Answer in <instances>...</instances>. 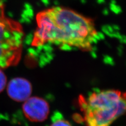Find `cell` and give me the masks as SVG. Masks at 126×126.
<instances>
[{"label": "cell", "instance_id": "1", "mask_svg": "<svg viewBox=\"0 0 126 126\" xmlns=\"http://www.w3.org/2000/svg\"><path fill=\"white\" fill-rule=\"evenodd\" d=\"M48 12L54 21L51 43L79 48L90 47L95 35L91 20L65 8L55 7Z\"/></svg>", "mask_w": 126, "mask_h": 126}, {"label": "cell", "instance_id": "2", "mask_svg": "<svg viewBox=\"0 0 126 126\" xmlns=\"http://www.w3.org/2000/svg\"><path fill=\"white\" fill-rule=\"evenodd\" d=\"M87 126H110L125 112V94L117 90L94 92L81 100Z\"/></svg>", "mask_w": 126, "mask_h": 126}, {"label": "cell", "instance_id": "3", "mask_svg": "<svg viewBox=\"0 0 126 126\" xmlns=\"http://www.w3.org/2000/svg\"><path fill=\"white\" fill-rule=\"evenodd\" d=\"M23 33L18 24L6 17L0 1V68L16 64L20 58Z\"/></svg>", "mask_w": 126, "mask_h": 126}, {"label": "cell", "instance_id": "4", "mask_svg": "<svg viewBox=\"0 0 126 126\" xmlns=\"http://www.w3.org/2000/svg\"><path fill=\"white\" fill-rule=\"evenodd\" d=\"M23 110L26 118L35 122L45 120L49 112L48 103L39 97H30L25 101Z\"/></svg>", "mask_w": 126, "mask_h": 126}, {"label": "cell", "instance_id": "5", "mask_svg": "<svg viewBox=\"0 0 126 126\" xmlns=\"http://www.w3.org/2000/svg\"><path fill=\"white\" fill-rule=\"evenodd\" d=\"M32 86L30 82L22 78H16L11 80L7 86L9 96L16 101H25L30 97Z\"/></svg>", "mask_w": 126, "mask_h": 126}, {"label": "cell", "instance_id": "6", "mask_svg": "<svg viewBox=\"0 0 126 126\" xmlns=\"http://www.w3.org/2000/svg\"><path fill=\"white\" fill-rule=\"evenodd\" d=\"M50 126H72L69 121L63 118H55Z\"/></svg>", "mask_w": 126, "mask_h": 126}, {"label": "cell", "instance_id": "7", "mask_svg": "<svg viewBox=\"0 0 126 126\" xmlns=\"http://www.w3.org/2000/svg\"><path fill=\"white\" fill-rule=\"evenodd\" d=\"M6 84V77L5 74L0 68V93L5 88Z\"/></svg>", "mask_w": 126, "mask_h": 126}]
</instances>
